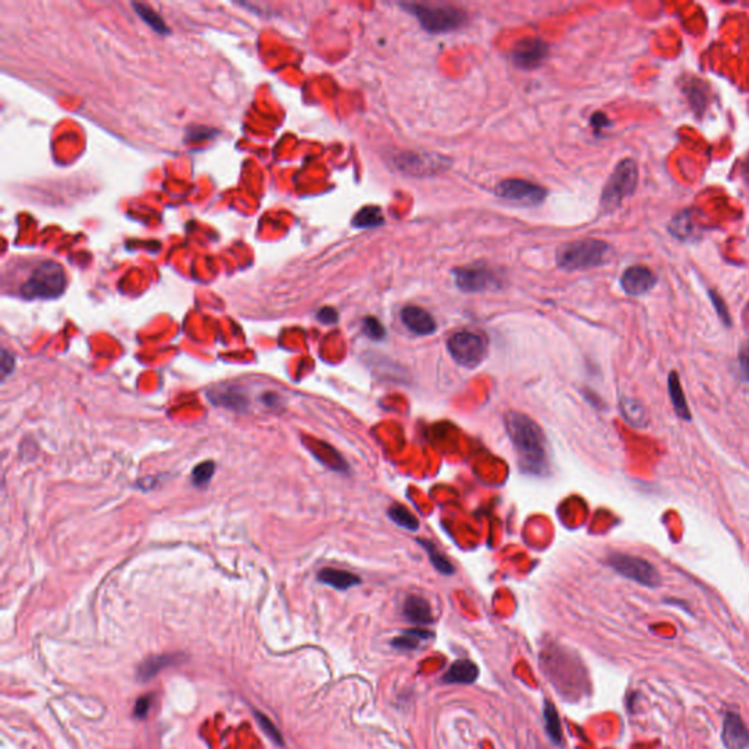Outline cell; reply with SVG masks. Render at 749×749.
Here are the masks:
<instances>
[{"instance_id":"cell-39","label":"cell","mask_w":749,"mask_h":749,"mask_svg":"<svg viewBox=\"0 0 749 749\" xmlns=\"http://www.w3.org/2000/svg\"><path fill=\"white\" fill-rule=\"evenodd\" d=\"M742 169H743V174H745V178H746V179H749V154H748L746 160L743 161V166H742Z\"/></svg>"},{"instance_id":"cell-25","label":"cell","mask_w":749,"mask_h":749,"mask_svg":"<svg viewBox=\"0 0 749 749\" xmlns=\"http://www.w3.org/2000/svg\"><path fill=\"white\" fill-rule=\"evenodd\" d=\"M417 541L420 543V546H422L426 552H428V556H429V559H431L432 565L440 572V574H444V576H452V574H454L455 568H454L452 562H451L449 559H447L445 555H444L442 552H440V550L433 545L432 541H429V540H423V539H420V540H417Z\"/></svg>"},{"instance_id":"cell-27","label":"cell","mask_w":749,"mask_h":749,"mask_svg":"<svg viewBox=\"0 0 749 749\" xmlns=\"http://www.w3.org/2000/svg\"><path fill=\"white\" fill-rule=\"evenodd\" d=\"M388 516L389 518L396 524L400 525L403 528H406V530L408 532H413L416 533L419 530V520L416 516H413L406 507L403 505H394L388 509Z\"/></svg>"},{"instance_id":"cell-9","label":"cell","mask_w":749,"mask_h":749,"mask_svg":"<svg viewBox=\"0 0 749 749\" xmlns=\"http://www.w3.org/2000/svg\"><path fill=\"white\" fill-rule=\"evenodd\" d=\"M457 287L464 293H479L499 286L497 277L484 267H464L454 271Z\"/></svg>"},{"instance_id":"cell-28","label":"cell","mask_w":749,"mask_h":749,"mask_svg":"<svg viewBox=\"0 0 749 749\" xmlns=\"http://www.w3.org/2000/svg\"><path fill=\"white\" fill-rule=\"evenodd\" d=\"M693 226H694V224H693L691 213L685 211V213L678 214L677 217H674V218L672 219L669 230L672 231L673 236L681 238V239H685V238L691 236V233H693Z\"/></svg>"},{"instance_id":"cell-3","label":"cell","mask_w":749,"mask_h":749,"mask_svg":"<svg viewBox=\"0 0 749 749\" xmlns=\"http://www.w3.org/2000/svg\"><path fill=\"white\" fill-rule=\"evenodd\" d=\"M610 246L597 239H584L561 247L556 254L557 265L568 271L589 270L608 262Z\"/></svg>"},{"instance_id":"cell-24","label":"cell","mask_w":749,"mask_h":749,"mask_svg":"<svg viewBox=\"0 0 749 749\" xmlns=\"http://www.w3.org/2000/svg\"><path fill=\"white\" fill-rule=\"evenodd\" d=\"M132 6H134L138 17L150 28H153L155 33H158V34H169L170 33V29L167 28L166 21L161 18L158 15V12L154 10L151 6L144 5V3H132Z\"/></svg>"},{"instance_id":"cell-6","label":"cell","mask_w":749,"mask_h":749,"mask_svg":"<svg viewBox=\"0 0 749 749\" xmlns=\"http://www.w3.org/2000/svg\"><path fill=\"white\" fill-rule=\"evenodd\" d=\"M448 351L451 357L463 368L474 369L486 357V340L477 332L460 331L449 337Z\"/></svg>"},{"instance_id":"cell-22","label":"cell","mask_w":749,"mask_h":749,"mask_svg":"<svg viewBox=\"0 0 749 749\" xmlns=\"http://www.w3.org/2000/svg\"><path fill=\"white\" fill-rule=\"evenodd\" d=\"M543 717H545V723H546V732L550 738V741L555 743V745H562V741H564V733H562V725H561V718H559V714H557V710L556 707L553 706V704L550 701H546L545 702V709H543Z\"/></svg>"},{"instance_id":"cell-26","label":"cell","mask_w":749,"mask_h":749,"mask_svg":"<svg viewBox=\"0 0 749 749\" xmlns=\"http://www.w3.org/2000/svg\"><path fill=\"white\" fill-rule=\"evenodd\" d=\"M382 224H384V215L378 207H366L353 218V226L357 229H373Z\"/></svg>"},{"instance_id":"cell-7","label":"cell","mask_w":749,"mask_h":749,"mask_svg":"<svg viewBox=\"0 0 749 749\" xmlns=\"http://www.w3.org/2000/svg\"><path fill=\"white\" fill-rule=\"evenodd\" d=\"M610 568H613L622 577L633 580L641 585L654 587L660 585L662 577H660L657 568L647 559L640 556H633L626 553H612L608 559Z\"/></svg>"},{"instance_id":"cell-1","label":"cell","mask_w":749,"mask_h":749,"mask_svg":"<svg viewBox=\"0 0 749 749\" xmlns=\"http://www.w3.org/2000/svg\"><path fill=\"white\" fill-rule=\"evenodd\" d=\"M505 426L523 472L534 476L545 474L549 467V449L540 426L518 411L507 415Z\"/></svg>"},{"instance_id":"cell-18","label":"cell","mask_w":749,"mask_h":749,"mask_svg":"<svg viewBox=\"0 0 749 749\" xmlns=\"http://www.w3.org/2000/svg\"><path fill=\"white\" fill-rule=\"evenodd\" d=\"M619 408L622 417L626 420L628 424L633 426L635 429H644L649 426V416L645 411L644 406L631 396H622Z\"/></svg>"},{"instance_id":"cell-32","label":"cell","mask_w":749,"mask_h":749,"mask_svg":"<svg viewBox=\"0 0 749 749\" xmlns=\"http://www.w3.org/2000/svg\"><path fill=\"white\" fill-rule=\"evenodd\" d=\"M709 296H710V299H711V303H713V306H714V309H716L718 318L722 319V322H723V324H725L726 327H732V318H730L729 309H727V306H726V302H725L720 296H718V293L714 291V290H710V291H709Z\"/></svg>"},{"instance_id":"cell-13","label":"cell","mask_w":749,"mask_h":749,"mask_svg":"<svg viewBox=\"0 0 749 749\" xmlns=\"http://www.w3.org/2000/svg\"><path fill=\"white\" fill-rule=\"evenodd\" d=\"M401 321L416 335H431L438 328L435 318L419 306H406L401 311Z\"/></svg>"},{"instance_id":"cell-29","label":"cell","mask_w":749,"mask_h":749,"mask_svg":"<svg viewBox=\"0 0 749 749\" xmlns=\"http://www.w3.org/2000/svg\"><path fill=\"white\" fill-rule=\"evenodd\" d=\"M214 472H215V464L213 461H205L196 465L192 472V483L196 488L207 486L214 476Z\"/></svg>"},{"instance_id":"cell-23","label":"cell","mask_w":749,"mask_h":749,"mask_svg":"<svg viewBox=\"0 0 749 749\" xmlns=\"http://www.w3.org/2000/svg\"><path fill=\"white\" fill-rule=\"evenodd\" d=\"M178 662V657L174 656H154L139 666L138 669V678L142 681H150L154 678L158 672L163 670L167 666H171Z\"/></svg>"},{"instance_id":"cell-16","label":"cell","mask_w":749,"mask_h":749,"mask_svg":"<svg viewBox=\"0 0 749 749\" xmlns=\"http://www.w3.org/2000/svg\"><path fill=\"white\" fill-rule=\"evenodd\" d=\"M667 389H669V395H670L673 408H674V411H677L678 417L685 420V422L691 420L693 415H691V410H689V407H688L685 394H684V388H682V384H681V378H679L678 372L672 371L669 373V376H667Z\"/></svg>"},{"instance_id":"cell-14","label":"cell","mask_w":749,"mask_h":749,"mask_svg":"<svg viewBox=\"0 0 749 749\" xmlns=\"http://www.w3.org/2000/svg\"><path fill=\"white\" fill-rule=\"evenodd\" d=\"M318 581L332 587L335 590L346 592L351 587H356L362 582L360 577H357L353 572H348L344 569L337 568H324L318 572Z\"/></svg>"},{"instance_id":"cell-15","label":"cell","mask_w":749,"mask_h":749,"mask_svg":"<svg viewBox=\"0 0 749 749\" xmlns=\"http://www.w3.org/2000/svg\"><path fill=\"white\" fill-rule=\"evenodd\" d=\"M404 616L416 625H429L433 622L432 609L428 600L419 596H408L404 601Z\"/></svg>"},{"instance_id":"cell-30","label":"cell","mask_w":749,"mask_h":749,"mask_svg":"<svg viewBox=\"0 0 749 749\" xmlns=\"http://www.w3.org/2000/svg\"><path fill=\"white\" fill-rule=\"evenodd\" d=\"M363 331L372 340H382L387 334L384 325H382L380 322L373 316H368L363 319Z\"/></svg>"},{"instance_id":"cell-40","label":"cell","mask_w":749,"mask_h":749,"mask_svg":"<svg viewBox=\"0 0 749 749\" xmlns=\"http://www.w3.org/2000/svg\"><path fill=\"white\" fill-rule=\"evenodd\" d=\"M748 311H749V303H748Z\"/></svg>"},{"instance_id":"cell-36","label":"cell","mask_w":749,"mask_h":749,"mask_svg":"<svg viewBox=\"0 0 749 749\" xmlns=\"http://www.w3.org/2000/svg\"><path fill=\"white\" fill-rule=\"evenodd\" d=\"M150 707H151V698L150 697H142L137 701V706H135V717L138 718H144L146 717V714H148L150 711Z\"/></svg>"},{"instance_id":"cell-34","label":"cell","mask_w":749,"mask_h":749,"mask_svg":"<svg viewBox=\"0 0 749 749\" xmlns=\"http://www.w3.org/2000/svg\"><path fill=\"white\" fill-rule=\"evenodd\" d=\"M739 368L743 380L749 385V340L742 346L739 351Z\"/></svg>"},{"instance_id":"cell-4","label":"cell","mask_w":749,"mask_h":749,"mask_svg":"<svg viewBox=\"0 0 749 749\" xmlns=\"http://www.w3.org/2000/svg\"><path fill=\"white\" fill-rule=\"evenodd\" d=\"M403 8L415 15L417 21L429 33H448L460 28L467 21L465 13L448 5L404 3Z\"/></svg>"},{"instance_id":"cell-35","label":"cell","mask_w":749,"mask_h":749,"mask_svg":"<svg viewBox=\"0 0 749 749\" xmlns=\"http://www.w3.org/2000/svg\"><path fill=\"white\" fill-rule=\"evenodd\" d=\"M316 318H318L319 322H322V324L331 325V324H335V322L339 321V314H337V311L334 309V307H322V309L318 312Z\"/></svg>"},{"instance_id":"cell-17","label":"cell","mask_w":749,"mask_h":749,"mask_svg":"<svg viewBox=\"0 0 749 749\" xmlns=\"http://www.w3.org/2000/svg\"><path fill=\"white\" fill-rule=\"evenodd\" d=\"M479 678V667L470 662V660H457L444 674V682L447 684H473Z\"/></svg>"},{"instance_id":"cell-2","label":"cell","mask_w":749,"mask_h":749,"mask_svg":"<svg viewBox=\"0 0 749 749\" xmlns=\"http://www.w3.org/2000/svg\"><path fill=\"white\" fill-rule=\"evenodd\" d=\"M66 287V274L61 263L44 261L33 270L31 275L21 287V295L26 300H52L62 295Z\"/></svg>"},{"instance_id":"cell-37","label":"cell","mask_w":749,"mask_h":749,"mask_svg":"<svg viewBox=\"0 0 749 749\" xmlns=\"http://www.w3.org/2000/svg\"><path fill=\"white\" fill-rule=\"evenodd\" d=\"M15 368V357L9 353L8 350L2 351V373L3 378H6L9 373L13 372Z\"/></svg>"},{"instance_id":"cell-11","label":"cell","mask_w":749,"mask_h":749,"mask_svg":"<svg viewBox=\"0 0 749 749\" xmlns=\"http://www.w3.org/2000/svg\"><path fill=\"white\" fill-rule=\"evenodd\" d=\"M657 277L654 272L642 265L629 267L621 277L622 290L629 296H642L654 288Z\"/></svg>"},{"instance_id":"cell-5","label":"cell","mask_w":749,"mask_h":749,"mask_svg":"<svg viewBox=\"0 0 749 749\" xmlns=\"http://www.w3.org/2000/svg\"><path fill=\"white\" fill-rule=\"evenodd\" d=\"M638 185V167L634 160L625 158L616 166L609 178L603 194H601V208L603 211H615L622 201L635 192Z\"/></svg>"},{"instance_id":"cell-20","label":"cell","mask_w":749,"mask_h":749,"mask_svg":"<svg viewBox=\"0 0 749 749\" xmlns=\"http://www.w3.org/2000/svg\"><path fill=\"white\" fill-rule=\"evenodd\" d=\"M309 449L319 461L331 467L332 470H335V472H346V468H347L346 461L332 447L324 442H319V440H312V442L309 444Z\"/></svg>"},{"instance_id":"cell-38","label":"cell","mask_w":749,"mask_h":749,"mask_svg":"<svg viewBox=\"0 0 749 749\" xmlns=\"http://www.w3.org/2000/svg\"><path fill=\"white\" fill-rule=\"evenodd\" d=\"M592 123H593V126H594L596 129H601V128H606V126L610 125L609 119H608V117H606L603 113H596V114H593V117H592Z\"/></svg>"},{"instance_id":"cell-33","label":"cell","mask_w":749,"mask_h":749,"mask_svg":"<svg viewBox=\"0 0 749 749\" xmlns=\"http://www.w3.org/2000/svg\"><path fill=\"white\" fill-rule=\"evenodd\" d=\"M698 82V81H697ZM697 82H689L688 84V88L685 90L686 95L689 97V100H691L693 106L694 107H698V109H702L704 105H706V97H704V93L702 91V85L701 84H697Z\"/></svg>"},{"instance_id":"cell-8","label":"cell","mask_w":749,"mask_h":749,"mask_svg":"<svg viewBox=\"0 0 749 749\" xmlns=\"http://www.w3.org/2000/svg\"><path fill=\"white\" fill-rule=\"evenodd\" d=\"M496 194L509 202L521 205H539L545 201V187L523 179H507L496 186Z\"/></svg>"},{"instance_id":"cell-12","label":"cell","mask_w":749,"mask_h":749,"mask_svg":"<svg viewBox=\"0 0 749 749\" xmlns=\"http://www.w3.org/2000/svg\"><path fill=\"white\" fill-rule=\"evenodd\" d=\"M722 741L726 749H746L749 746V730L738 713L725 714Z\"/></svg>"},{"instance_id":"cell-21","label":"cell","mask_w":749,"mask_h":749,"mask_svg":"<svg viewBox=\"0 0 749 749\" xmlns=\"http://www.w3.org/2000/svg\"><path fill=\"white\" fill-rule=\"evenodd\" d=\"M431 638H433V633H431V631L415 628V629H407L400 637L394 638L392 645L395 649H400V650H415L422 642L428 641Z\"/></svg>"},{"instance_id":"cell-10","label":"cell","mask_w":749,"mask_h":749,"mask_svg":"<svg viewBox=\"0 0 749 749\" xmlns=\"http://www.w3.org/2000/svg\"><path fill=\"white\" fill-rule=\"evenodd\" d=\"M548 56V44L541 38L530 37L521 40L512 52V61L518 68L533 69L537 68Z\"/></svg>"},{"instance_id":"cell-31","label":"cell","mask_w":749,"mask_h":749,"mask_svg":"<svg viewBox=\"0 0 749 749\" xmlns=\"http://www.w3.org/2000/svg\"><path fill=\"white\" fill-rule=\"evenodd\" d=\"M255 717H256V720L259 722L262 730L265 732L267 735H268L277 745H283V743H284V742H283L281 733L278 732V729L274 726V723L270 720V718H268L267 716H263V713H261V711H255Z\"/></svg>"},{"instance_id":"cell-19","label":"cell","mask_w":749,"mask_h":749,"mask_svg":"<svg viewBox=\"0 0 749 749\" xmlns=\"http://www.w3.org/2000/svg\"><path fill=\"white\" fill-rule=\"evenodd\" d=\"M208 399L219 407H226L234 411H245L247 407V399L243 392L238 389V387H231L230 389H222V391H213L208 394Z\"/></svg>"}]
</instances>
